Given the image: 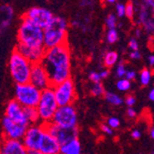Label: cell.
<instances>
[{"label": "cell", "mask_w": 154, "mask_h": 154, "mask_svg": "<svg viewBox=\"0 0 154 154\" xmlns=\"http://www.w3.org/2000/svg\"><path fill=\"white\" fill-rule=\"evenodd\" d=\"M41 63L49 76L52 87L70 78L71 57L67 43L45 49Z\"/></svg>", "instance_id": "1"}, {"label": "cell", "mask_w": 154, "mask_h": 154, "mask_svg": "<svg viewBox=\"0 0 154 154\" xmlns=\"http://www.w3.org/2000/svg\"><path fill=\"white\" fill-rule=\"evenodd\" d=\"M68 22L66 19L54 16L51 22L44 29V46L45 49L52 48L67 43Z\"/></svg>", "instance_id": "2"}, {"label": "cell", "mask_w": 154, "mask_h": 154, "mask_svg": "<svg viewBox=\"0 0 154 154\" xmlns=\"http://www.w3.org/2000/svg\"><path fill=\"white\" fill-rule=\"evenodd\" d=\"M18 43L30 46H44V29L22 17L18 29Z\"/></svg>", "instance_id": "3"}, {"label": "cell", "mask_w": 154, "mask_h": 154, "mask_svg": "<svg viewBox=\"0 0 154 154\" xmlns=\"http://www.w3.org/2000/svg\"><path fill=\"white\" fill-rule=\"evenodd\" d=\"M32 63L24 57L17 50H14L8 60L10 75L16 84L29 82Z\"/></svg>", "instance_id": "4"}, {"label": "cell", "mask_w": 154, "mask_h": 154, "mask_svg": "<svg viewBox=\"0 0 154 154\" xmlns=\"http://www.w3.org/2000/svg\"><path fill=\"white\" fill-rule=\"evenodd\" d=\"M57 107L58 104L55 99L53 87L51 86L42 91L39 103L36 106L40 116V122L43 124L50 123Z\"/></svg>", "instance_id": "5"}, {"label": "cell", "mask_w": 154, "mask_h": 154, "mask_svg": "<svg viewBox=\"0 0 154 154\" xmlns=\"http://www.w3.org/2000/svg\"><path fill=\"white\" fill-rule=\"evenodd\" d=\"M41 91L31 82L16 84L15 100L23 107H36L41 97Z\"/></svg>", "instance_id": "6"}, {"label": "cell", "mask_w": 154, "mask_h": 154, "mask_svg": "<svg viewBox=\"0 0 154 154\" xmlns=\"http://www.w3.org/2000/svg\"><path fill=\"white\" fill-rule=\"evenodd\" d=\"M45 132V127L43 123L30 125L22 137V142L27 149V153L40 154L39 147L42 138Z\"/></svg>", "instance_id": "7"}, {"label": "cell", "mask_w": 154, "mask_h": 154, "mask_svg": "<svg viewBox=\"0 0 154 154\" xmlns=\"http://www.w3.org/2000/svg\"><path fill=\"white\" fill-rule=\"evenodd\" d=\"M52 123L63 128H72L78 127V112L76 107L71 104L58 106L52 118Z\"/></svg>", "instance_id": "8"}, {"label": "cell", "mask_w": 154, "mask_h": 154, "mask_svg": "<svg viewBox=\"0 0 154 154\" xmlns=\"http://www.w3.org/2000/svg\"><path fill=\"white\" fill-rule=\"evenodd\" d=\"M58 106L71 104L76 99V89L73 80L69 78L59 84L53 86Z\"/></svg>", "instance_id": "9"}, {"label": "cell", "mask_w": 154, "mask_h": 154, "mask_svg": "<svg viewBox=\"0 0 154 154\" xmlns=\"http://www.w3.org/2000/svg\"><path fill=\"white\" fill-rule=\"evenodd\" d=\"M45 129L57 140V142L62 145L64 143L68 142L73 138L78 137L79 135V129L77 128H63L60 127L58 125H55L52 122L45 124Z\"/></svg>", "instance_id": "10"}, {"label": "cell", "mask_w": 154, "mask_h": 154, "mask_svg": "<svg viewBox=\"0 0 154 154\" xmlns=\"http://www.w3.org/2000/svg\"><path fill=\"white\" fill-rule=\"evenodd\" d=\"M23 18L30 20L42 29L45 28L51 22L54 18V14L47 8L42 7H33L28 10L24 15Z\"/></svg>", "instance_id": "11"}, {"label": "cell", "mask_w": 154, "mask_h": 154, "mask_svg": "<svg viewBox=\"0 0 154 154\" xmlns=\"http://www.w3.org/2000/svg\"><path fill=\"white\" fill-rule=\"evenodd\" d=\"M29 82H31L32 85H34L36 88H38L41 91H43L48 87H51L49 76L45 70V66L41 62L32 63Z\"/></svg>", "instance_id": "12"}, {"label": "cell", "mask_w": 154, "mask_h": 154, "mask_svg": "<svg viewBox=\"0 0 154 154\" xmlns=\"http://www.w3.org/2000/svg\"><path fill=\"white\" fill-rule=\"evenodd\" d=\"M2 129L5 137H10V138H16V139H22L26 129L29 125H25L19 124L15 121H13L7 116H4V118L1 121Z\"/></svg>", "instance_id": "13"}, {"label": "cell", "mask_w": 154, "mask_h": 154, "mask_svg": "<svg viewBox=\"0 0 154 154\" xmlns=\"http://www.w3.org/2000/svg\"><path fill=\"white\" fill-rule=\"evenodd\" d=\"M5 114L8 117H9L10 119L19 124L30 125V123L27 120L24 114V107L21 104H20L19 102L15 99L9 101L7 103Z\"/></svg>", "instance_id": "14"}, {"label": "cell", "mask_w": 154, "mask_h": 154, "mask_svg": "<svg viewBox=\"0 0 154 154\" xmlns=\"http://www.w3.org/2000/svg\"><path fill=\"white\" fill-rule=\"evenodd\" d=\"M1 154H26L27 149L21 139L5 137L0 142Z\"/></svg>", "instance_id": "15"}, {"label": "cell", "mask_w": 154, "mask_h": 154, "mask_svg": "<svg viewBox=\"0 0 154 154\" xmlns=\"http://www.w3.org/2000/svg\"><path fill=\"white\" fill-rule=\"evenodd\" d=\"M15 50H17L20 54H21L24 57H26L28 60H30L32 63L41 62L45 52V46L30 47V46L21 45L20 43H18V45H16Z\"/></svg>", "instance_id": "16"}, {"label": "cell", "mask_w": 154, "mask_h": 154, "mask_svg": "<svg viewBox=\"0 0 154 154\" xmlns=\"http://www.w3.org/2000/svg\"><path fill=\"white\" fill-rule=\"evenodd\" d=\"M40 154H58L60 153V144L46 129L39 147Z\"/></svg>", "instance_id": "17"}, {"label": "cell", "mask_w": 154, "mask_h": 154, "mask_svg": "<svg viewBox=\"0 0 154 154\" xmlns=\"http://www.w3.org/2000/svg\"><path fill=\"white\" fill-rule=\"evenodd\" d=\"M14 19V9L10 5H0V36L10 26Z\"/></svg>", "instance_id": "18"}, {"label": "cell", "mask_w": 154, "mask_h": 154, "mask_svg": "<svg viewBox=\"0 0 154 154\" xmlns=\"http://www.w3.org/2000/svg\"><path fill=\"white\" fill-rule=\"evenodd\" d=\"M81 152V145L78 137L73 138L66 143L60 145V153L62 154H79Z\"/></svg>", "instance_id": "19"}, {"label": "cell", "mask_w": 154, "mask_h": 154, "mask_svg": "<svg viewBox=\"0 0 154 154\" xmlns=\"http://www.w3.org/2000/svg\"><path fill=\"white\" fill-rule=\"evenodd\" d=\"M24 114L30 125L41 123L39 113L36 107H24Z\"/></svg>", "instance_id": "20"}, {"label": "cell", "mask_w": 154, "mask_h": 154, "mask_svg": "<svg viewBox=\"0 0 154 154\" xmlns=\"http://www.w3.org/2000/svg\"><path fill=\"white\" fill-rule=\"evenodd\" d=\"M118 60V54L114 51L107 52L103 58V64L106 67H112L116 65Z\"/></svg>", "instance_id": "21"}, {"label": "cell", "mask_w": 154, "mask_h": 154, "mask_svg": "<svg viewBox=\"0 0 154 154\" xmlns=\"http://www.w3.org/2000/svg\"><path fill=\"white\" fill-rule=\"evenodd\" d=\"M104 98H105V100L111 104L121 105L123 103L122 98L114 92H104Z\"/></svg>", "instance_id": "22"}, {"label": "cell", "mask_w": 154, "mask_h": 154, "mask_svg": "<svg viewBox=\"0 0 154 154\" xmlns=\"http://www.w3.org/2000/svg\"><path fill=\"white\" fill-rule=\"evenodd\" d=\"M116 87L119 91H127L130 89L131 87V82L128 79H120L116 82Z\"/></svg>", "instance_id": "23"}, {"label": "cell", "mask_w": 154, "mask_h": 154, "mask_svg": "<svg viewBox=\"0 0 154 154\" xmlns=\"http://www.w3.org/2000/svg\"><path fill=\"white\" fill-rule=\"evenodd\" d=\"M91 94L92 96L98 97V96H102L104 94V88L103 86V84L101 82L94 83V85L92 86L91 90Z\"/></svg>", "instance_id": "24"}, {"label": "cell", "mask_w": 154, "mask_h": 154, "mask_svg": "<svg viewBox=\"0 0 154 154\" xmlns=\"http://www.w3.org/2000/svg\"><path fill=\"white\" fill-rule=\"evenodd\" d=\"M150 79H151V73L149 69L147 68H144L143 70L140 72V82L142 85L144 86H147L149 85V83L150 81Z\"/></svg>", "instance_id": "25"}, {"label": "cell", "mask_w": 154, "mask_h": 154, "mask_svg": "<svg viewBox=\"0 0 154 154\" xmlns=\"http://www.w3.org/2000/svg\"><path fill=\"white\" fill-rule=\"evenodd\" d=\"M106 40L109 44L113 45L118 41V33L116 29H109L106 34Z\"/></svg>", "instance_id": "26"}, {"label": "cell", "mask_w": 154, "mask_h": 154, "mask_svg": "<svg viewBox=\"0 0 154 154\" xmlns=\"http://www.w3.org/2000/svg\"><path fill=\"white\" fill-rule=\"evenodd\" d=\"M105 23H106V26L108 27V29H116L117 19L114 14H109L108 17L105 20Z\"/></svg>", "instance_id": "27"}, {"label": "cell", "mask_w": 154, "mask_h": 154, "mask_svg": "<svg viewBox=\"0 0 154 154\" xmlns=\"http://www.w3.org/2000/svg\"><path fill=\"white\" fill-rule=\"evenodd\" d=\"M125 16H127L128 19H132L134 16V7L131 2H128L125 5Z\"/></svg>", "instance_id": "28"}, {"label": "cell", "mask_w": 154, "mask_h": 154, "mask_svg": "<svg viewBox=\"0 0 154 154\" xmlns=\"http://www.w3.org/2000/svg\"><path fill=\"white\" fill-rule=\"evenodd\" d=\"M89 79L91 82L93 83H98V82H101L102 79L100 77L99 72H96V71H91L89 74Z\"/></svg>", "instance_id": "29"}, {"label": "cell", "mask_w": 154, "mask_h": 154, "mask_svg": "<svg viewBox=\"0 0 154 154\" xmlns=\"http://www.w3.org/2000/svg\"><path fill=\"white\" fill-rule=\"evenodd\" d=\"M108 125L111 128H117L120 125V121L116 117H110L108 119Z\"/></svg>", "instance_id": "30"}, {"label": "cell", "mask_w": 154, "mask_h": 154, "mask_svg": "<svg viewBox=\"0 0 154 154\" xmlns=\"http://www.w3.org/2000/svg\"><path fill=\"white\" fill-rule=\"evenodd\" d=\"M125 73H127V69H125L123 63H120L116 68V76L118 78H123L125 75Z\"/></svg>", "instance_id": "31"}, {"label": "cell", "mask_w": 154, "mask_h": 154, "mask_svg": "<svg viewBox=\"0 0 154 154\" xmlns=\"http://www.w3.org/2000/svg\"><path fill=\"white\" fill-rule=\"evenodd\" d=\"M116 13H117V16L119 18H122L125 16V5L118 3L116 5Z\"/></svg>", "instance_id": "32"}, {"label": "cell", "mask_w": 154, "mask_h": 154, "mask_svg": "<svg viewBox=\"0 0 154 154\" xmlns=\"http://www.w3.org/2000/svg\"><path fill=\"white\" fill-rule=\"evenodd\" d=\"M101 129L103 133L107 134V135H112L113 134V128H111L108 125H104V124H102L101 125Z\"/></svg>", "instance_id": "33"}, {"label": "cell", "mask_w": 154, "mask_h": 154, "mask_svg": "<svg viewBox=\"0 0 154 154\" xmlns=\"http://www.w3.org/2000/svg\"><path fill=\"white\" fill-rule=\"evenodd\" d=\"M128 46H129V48H130L132 51L137 50V49H138V44H137V40H136V39H134V38H132V39L129 41Z\"/></svg>", "instance_id": "34"}, {"label": "cell", "mask_w": 154, "mask_h": 154, "mask_svg": "<svg viewBox=\"0 0 154 154\" xmlns=\"http://www.w3.org/2000/svg\"><path fill=\"white\" fill-rule=\"evenodd\" d=\"M135 103H136V99L133 96H131V95L128 96L127 99H125V103H127V105H128L129 107L133 106L135 104Z\"/></svg>", "instance_id": "35"}, {"label": "cell", "mask_w": 154, "mask_h": 154, "mask_svg": "<svg viewBox=\"0 0 154 154\" xmlns=\"http://www.w3.org/2000/svg\"><path fill=\"white\" fill-rule=\"evenodd\" d=\"M130 57H131L132 59H137V60H138V59H140V58H141V54H140V53H139L137 50H135V51H132V53L130 54Z\"/></svg>", "instance_id": "36"}, {"label": "cell", "mask_w": 154, "mask_h": 154, "mask_svg": "<svg viewBox=\"0 0 154 154\" xmlns=\"http://www.w3.org/2000/svg\"><path fill=\"white\" fill-rule=\"evenodd\" d=\"M125 76V79H128V80H132L136 78V72L135 71H127Z\"/></svg>", "instance_id": "37"}, {"label": "cell", "mask_w": 154, "mask_h": 154, "mask_svg": "<svg viewBox=\"0 0 154 154\" xmlns=\"http://www.w3.org/2000/svg\"><path fill=\"white\" fill-rule=\"evenodd\" d=\"M99 74H100L101 79H106L110 75V71L108 70V69H104V70H102L101 72H99Z\"/></svg>", "instance_id": "38"}, {"label": "cell", "mask_w": 154, "mask_h": 154, "mask_svg": "<svg viewBox=\"0 0 154 154\" xmlns=\"http://www.w3.org/2000/svg\"><path fill=\"white\" fill-rule=\"evenodd\" d=\"M127 115H128V116L130 117V118L135 117V116H136V111L130 107V108H128V111H127Z\"/></svg>", "instance_id": "39"}, {"label": "cell", "mask_w": 154, "mask_h": 154, "mask_svg": "<svg viewBox=\"0 0 154 154\" xmlns=\"http://www.w3.org/2000/svg\"><path fill=\"white\" fill-rule=\"evenodd\" d=\"M131 136H132V137H133L134 139H138L139 137H141V133H140V131H138V130H134V131L132 132Z\"/></svg>", "instance_id": "40"}, {"label": "cell", "mask_w": 154, "mask_h": 154, "mask_svg": "<svg viewBox=\"0 0 154 154\" xmlns=\"http://www.w3.org/2000/svg\"><path fill=\"white\" fill-rule=\"evenodd\" d=\"M149 100L154 102V88L150 91L149 94Z\"/></svg>", "instance_id": "41"}, {"label": "cell", "mask_w": 154, "mask_h": 154, "mask_svg": "<svg viewBox=\"0 0 154 154\" xmlns=\"http://www.w3.org/2000/svg\"><path fill=\"white\" fill-rule=\"evenodd\" d=\"M147 4L154 9V0H146Z\"/></svg>", "instance_id": "42"}, {"label": "cell", "mask_w": 154, "mask_h": 154, "mask_svg": "<svg viewBox=\"0 0 154 154\" xmlns=\"http://www.w3.org/2000/svg\"><path fill=\"white\" fill-rule=\"evenodd\" d=\"M149 64L151 66H154V55H150L149 57Z\"/></svg>", "instance_id": "43"}, {"label": "cell", "mask_w": 154, "mask_h": 154, "mask_svg": "<svg viewBox=\"0 0 154 154\" xmlns=\"http://www.w3.org/2000/svg\"><path fill=\"white\" fill-rule=\"evenodd\" d=\"M150 136H151V137L154 139V128L150 130Z\"/></svg>", "instance_id": "44"}, {"label": "cell", "mask_w": 154, "mask_h": 154, "mask_svg": "<svg viewBox=\"0 0 154 154\" xmlns=\"http://www.w3.org/2000/svg\"><path fill=\"white\" fill-rule=\"evenodd\" d=\"M105 1H106V2H108V3H111V4H112V3H115V2L116 1V0H105Z\"/></svg>", "instance_id": "45"}, {"label": "cell", "mask_w": 154, "mask_h": 154, "mask_svg": "<svg viewBox=\"0 0 154 154\" xmlns=\"http://www.w3.org/2000/svg\"><path fill=\"white\" fill-rule=\"evenodd\" d=\"M137 36H139V30H137Z\"/></svg>", "instance_id": "46"}, {"label": "cell", "mask_w": 154, "mask_h": 154, "mask_svg": "<svg viewBox=\"0 0 154 154\" xmlns=\"http://www.w3.org/2000/svg\"><path fill=\"white\" fill-rule=\"evenodd\" d=\"M46 1H50V0H46Z\"/></svg>", "instance_id": "47"}]
</instances>
